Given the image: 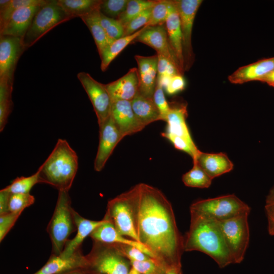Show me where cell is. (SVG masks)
I'll list each match as a JSON object with an SVG mask.
<instances>
[{
    "label": "cell",
    "mask_w": 274,
    "mask_h": 274,
    "mask_svg": "<svg viewBox=\"0 0 274 274\" xmlns=\"http://www.w3.org/2000/svg\"><path fill=\"white\" fill-rule=\"evenodd\" d=\"M128 192L139 242L164 265L181 264L184 236L169 201L160 190L145 183Z\"/></svg>",
    "instance_id": "1"
},
{
    "label": "cell",
    "mask_w": 274,
    "mask_h": 274,
    "mask_svg": "<svg viewBox=\"0 0 274 274\" xmlns=\"http://www.w3.org/2000/svg\"><path fill=\"white\" fill-rule=\"evenodd\" d=\"M189 229L184 237V251H197L211 257L220 268L234 264L219 221L190 212Z\"/></svg>",
    "instance_id": "2"
},
{
    "label": "cell",
    "mask_w": 274,
    "mask_h": 274,
    "mask_svg": "<svg viewBox=\"0 0 274 274\" xmlns=\"http://www.w3.org/2000/svg\"><path fill=\"white\" fill-rule=\"evenodd\" d=\"M78 168L76 152L64 139H59L51 153L39 167L40 183L59 191H68Z\"/></svg>",
    "instance_id": "3"
},
{
    "label": "cell",
    "mask_w": 274,
    "mask_h": 274,
    "mask_svg": "<svg viewBox=\"0 0 274 274\" xmlns=\"http://www.w3.org/2000/svg\"><path fill=\"white\" fill-rule=\"evenodd\" d=\"M68 191H59L47 232L52 245V254L60 255L70 235L77 230Z\"/></svg>",
    "instance_id": "4"
},
{
    "label": "cell",
    "mask_w": 274,
    "mask_h": 274,
    "mask_svg": "<svg viewBox=\"0 0 274 274\" xmlns=\"http://www.w3.org/2000/svg\"><path fill=\"white\" fill-rule=\"evenodd\" d=\"M84 268L91 274H128L130 262L117 244L93 241Z\"/></svg>",
    "instance_id": "5"
},
{
    "label": "cell",
    "mask_w": 274,
    "mask_h": 274,
    "mask_svg": "<svg viewBox=\"0 0 274 274\" xmlns=\"http://www.w3.org/2000/svg\"><path fill=\"white\" fill-rule=\"evenodd\" d=\"M250 208L234 194L197 200L190 207L195 212L218 221L250 213Z\"/></svg>",
    "instance_id": "6"
},
{
    "label": "cell",
    "mask_w": 274,
    "mask_h": 274,
    "mask_svg": "<svg viewBox=\"0 0 274 274\" xmlns=\"http://www.w3.org/2000/svg\"><path fill=\"white\" fill-rule=\"evenodd\" d=\"M73 19L58 5L57 0H49L34 16L28 29L22 39L27 49L59 24Z\"/></svg>",
    "instance_id": "7"
},
{
    "label": "cell",
    "mask_w": 274,
    "mask_h": 274,
    "mask_svg": "<svg viewBox=\"0 0 274 274\" xmlns=\"http://www.w3.org/2000/svg\"><path fill=\"white\" fill-rule=\"evenodd\" d=\"M249 214L245 213L219 221L225 242L234 264L240 263L243 261L249 244Z\"/></svg>",
    "instance_id": "8"
},
{
    "label": "cell",
    "mask_w": 274,
    "mask_h": 274,
    "mask_svg": "<svg viewBox=\"0 0 274 274\" xmlns=\"http://www.w3.org/2000/svg\"><path fill=\"white\" fill-rule=\"evenodd\" d=\"M104 218L109 220L120 234L139 242L128 191L108 201Z\"/></svg>",
    "instance_id": "9"
},
{
    "label": "cell",
    "mask_w": 274,
    "mask_h": 274,
    "mask_svg": "<svg viewBox=\"0 0 274 274\" xmlns=\"http://www.w3.org/2000/svg\"><path fill=\"white\" fill-rule=\"evenodd\" d=\"M179 13L182 36V49L184 71L188 72L195 58L192 46V32L197 12L202 0H174Z\"/></svg>",
    "instance_id": "10"
},
{
    "label": "cell",
    "mask_w": 274,
    "mask_h": 274,
    "mask_svg": "<svg viewBox=\"0 0 274 274\" xmlns=\"http://www.w3.org/2000/svg\"><path fill=\"white\" fill-rule=\"evenodd\" d=\"M77 78L93 106L99 126L111 116L112 100L110 94L105 84L95 80L89 74L81 72Z\"/></svg>",
    "instance_id": "11"
},
{
    "label": "cell",
    "mask_w": 274,
    "mask_h": 274,
    "mask_svg": "<svg viewBox=\"0 0 274 274\" xmlns=\"http://www.w3.org/2000/svg\"><path fill=\"white\" fill-rule=\"evenodd\" d=\"M99 144L94 161V168L100 172L115 148L123 139L111 116L99 126Z\"/></svg>",
    "instance_id": "12"
},
{
    "label": "cell",
    "mask_w": 274,
    "mask_h": 274,
    "mask_svg": "<svg viewBox=\"0 0 274 274\" xmlns=\"http://www.w3.org/2000/svg\"><path fill=\"white\" fill-rule=\"evenodd\" d=\"M25 50L22 39L0 35V78H14L16 64Z\"/></svg>",
    "instance_id": "13"
},
{
    "label": "cell",
    "mask_w": 274,
    "mask_h": 274,
    "mask_svg": "<svg viewBox=\"0 0 274 274\" xmlns=\"http://www.w3.org/2000/svg\"><path fill=\"white\" fill-rule=\"evenodd\" d=\"M111 116L123 138L145 127L136 118L130 101H112Z\"/></svg>",
    "instance_id": "14"
},
{
    "label": "cell",
    "mask_w": 274,
    "mask_h": 274,
    "mask_svg": "<svg viewBox=\"0 0 274 274\" xmlns=\"http://www.w3.org/2000/svg\"><path fill=\"white\" fill-rule=\"evenodd\" d=\"M139 79L138 93L153 98L157 85L158 55L144 56L135 55Z\"/></svg>",
    "instance_id": "15"
},
{
    "label": "cell",
    "mask_w": 274,
    "mask_h": 274,
    "mask_svg": "<svg viewBox=\"0 0 274 274\" xmlns=\"http://www.w3.org/2000/svg\"><path fill=\"white\" fill-rule=\"evenodd\" d=\"M140 42L153 48L156 51V54L168 58L178 68L170 51L165 23L155 26H146L140 35L132 42Z\"/></svg>",
    "instance_id": "16"
},
{
    "label": "cell",
    "mask_w": 274,
    "mask_h": 274,
    "mask_svg": "<svg viewBox=\"0 0 274 274\" xmlns=\"http://www.w3.org/2000/svg\"><path fill=\"white\" fill-rule=\"evenodd\" d=\"M48 1L43 4L31 5L17 10L0 29V35L18 37L22 39L36 13Z\"/></svg>",
    "instance_id": "17"
},
{
    "label": "cell",
    "mask_w": 274,
    "mask_h": 274,
    "mask_svg": "<svg viewBox=\"0 0 274 274\" xmlns=\"http://www.w3.org/2000/svg\"><path fill=\"white\" fill-rule=\"evenodd\" d=\"M165 22L168 41L172 55L182 75L184 74L182 36L179 13L175 5Z\"/></svg>",
    "instance_id": "18"
},
{
    "label": "cell",
    "mask_w": 274,
    "mask_h": 274,
    "mask_svg": "<svg viewBox=\"0 0 274 274\" xmlns=\"http://www.w3.org/2000/svg\"><path fill=\"white\" fill-rule=\"evenodd\" d=\"M112 101H131L139 92V79L138 68H130L123 76L105 84Z\"/></svg>",
    "instance_id": "19"
},
{
    "label": "cell",
    "mask_w": 274,
    "mask_h": 274,
    "mask_svg": "<svg viewBox=\"0 0 274 274\" xmlns=\"http://www.w3.org/2000/svg\"><path fill=\"white\" fill-rule=\"evenodd\" d=\"M274 71V57L259 60L238 68L228 77L232 84H241L259 81Z\"/></svg>",
    "instance_id": "20"
},
{
    "label": "cell",
    "mask_w": 274,
    "mask_h": 274,
    "mask_svg": "<svg viewBox=\"0 0 274 274\" xmlns=\"http://www.w3.org/2000/svg\"><path fill=\"white\" fill-rule=\"evenodd\" d=\"M73 216L77 228V233L72 239L66 243L61 256L65 257L71 256L77 250L81 249V245L84 239L98 227L108 221L103 218L101 220L95 221L86 219L81 216L74 209Z\"/></svg>",
    "instance_id": "21"
},
{
    "label": "cell",
    "mask_w": 274,
    "mask_h": 274,
    "mask_svg": "<svg viewBox=\"0 0 274 274\" xmlns=\"http://www.w3.org/2000/svg\"><path fill=\"white\" fill-rule=\"evenodd\" d=\"M169 105L170 110L165 120L167 126L163 132L183 138L190 142H194L186 121L188 115L187 104L181 101H174Z\"/></svg>",
    "instance_id": "22"
},
{
    "label": "cell",
    "mask_w": 274,
    "mask_h": 274,
    "mask_svg": "<svg viewBox=\"0 0 274 274\" xmlns=\"http://www.w3.org/2000/svg\"><path fill=\"white\" fill-rule=\"evenodd\" d=\"M86 266L85 256L80 249L67 257L52 254L47 263L33 274H61L77 268H84Z\"/></svg>",
    "instance_id": "23"
},
{
    "label": "cell",
    "mask_w": 274,
    "mask_h": 274,
    "mask_svg": "<svg viewBox=\"0 0 274 274\" xmlns=\"http://www.w3.org/2000/svg\"><path fill=\"white\" fill-rule=\"evenodd\" d=\"M89 236L94 241L136 247L150 257L155 259L154 255L145 246L120 234L109 220L96 228Z\"/></svg>",
    "instance_id": "24"
},
{
    "label": "cell",
    "mask_w": 274,
    "mask_h": 274,
    "mask_svg": "<svg viewBox=\"0 0 274 274\" xmlns=\"http://www.w3.org/2000/svg\"><path fill=\"white\" fill-rule=\"evenodd\" d=\"M195 160L201 168L212 179L231 171L233 164L223 153H208L199 151Z\"/></svg>",
    "instance_id": "25"
},
{
    "label": "cell",
    "mask_w": 274,
    "mask_h": 274,
    "mask_svg": "<svg viewBox=\"0 0 274 274\" xmlns=\"http://www.w3.org/2000/svg\"><path fill=\"white\" fill-rule=\"evenodd\" d=\"M131 105L136 118L145 126L154 121L162 120L153 98L138 93L131 101Z\"/></svg>",
    "instance_id": "26"
},
{
    "label": "cell",
    "mask_w": 274,
    "mask_h": 274,
    "mask_svg": "<svg viewBox=\"0 0 274 274\" xmlns=\"http://www.w3.org/2000/svg\"><path fill=\"white\" fill-rule=\"evenodd\" d=\"M100 10L98 8L80 18L89 29L97 47L99 54L113 42L107 36L99 19Z\"/></svg>",
    "instance_id": "27"
},
{
    "label": "cell",
    "mask_w": 274,
    "mask_h": 274,
    "mask_svg": "<svg viewBox=\"0 0 274 274\" xmlns=\"http://www.w3.org/2000/svg\"><path fill=\"white\" fill-rule=\"evenodd\" d=\"M146 26L130 36L123 37L114 41L103 49L99 54L101 59L100 68L102 72L107 70L111 62L127 45L132 43L142 32Z\"/></svg>",
    "instance_id": "28"
},
{
    "label": "cell",
    "mask_w": 274,
    "mask_h": 274,
    "mask_svg": "<svg viewBox=\"0 0 274 274\" xmlns=\"http://www.w3.org/2000/svg\"><path fill=\"white\" fill-rule=\"evenodd\" d=\"M102 0H57L58 5L73 18L82 17L99 8Z\"/></svg>",
    "instance_id": "29"
},
{
    "label": "cell",
    "mask_w": 274,
    "mask_h": 274,
    "mask_svg": "<svg viewBox=\"0 0 274 274\" xmlns=\"http://www.w3.org/2000/svg\"><path fill=\"white\" fill-rule=\"evenodd\" d=\"M14 78H0V131L2 132L8 121L13 106L12 92Z\"/></svg>",
    "instance_id": "30"
},
{
    "label": "cell",
    "mask_w": 274,
    "mask_h": 274,
    "mask_svg": "<svg viewBox=\"0 0 274 274\" xmlns=\"http://www.w3.org/2000/svg\"><path fill=\"white\" fill-rule=\"evenodd\" d=\"M192 168L184 174L182 180L185 186L199 188L209 187L212 179L201 168L195 160H193Z\"/></svg>",
    "instance_id": "31"
},
{
    "label": "cell",
    "mask_w": 274,
    "mask_h": 274,
    "mask_svg": "<svg viewBox=\"0 0 274 274\" xmlns=\"http://www.w3.org/2000/svg\"><path fill=\"white\" fill-rule=\"evenodd\" d=\"M157 1L129 0L125 11L118 18L124 27L133 18L149 8L153 7Z\"/></svg>",
    "instance_id": "32"
},
{
    "label": "cell",
    "mask_w": 274,
    "mask_h": 274,
    "mask_svg": "<svg viewBox=\"0 0 274 274\" xmlns=\"http://www.w3.org/2000/svg\"><path fill=\"white\" fill-rule=\"evenodd\" d=\"M40 183L38 169L28 177H17L3 190L10 193H29L32 188Z\"/></svg>",
    "instance_id": "33"
},
{
    "label": "cell",
    "mask_w": 274,
    "mask_h": 274,
    "mask_svg": "<svg viewBox=\"0 0 274 274\" xmlns=\"http://www.w3.org/2000/svg\"><path fill=\"white\" fill-rule=\"evenodd\" d=\"M173 5V1H157L152 9L150 19L146 26H155L164 24Z\"/></svg>",
    "instance_id": "34"
},
{
    "label": "cell",
    "mask_w": 274,
    "mask_h": 274,
    "mask_svg": "<svg viewBox=\"0 0 274 274\" xmlns=\"http://www.w3.org/2000/svg\"><path fill=\"white\" fill-rule=\"evenodd\" d=\"M100 23L107 37L114 41L123 37L124 26L117 19L108 17L100 12Z\"/></svg>",
    "instance_id": "35"
},
{
    "label": "cell",
    "mask_w": 274,
    "mask_h": 274,
    "mask_svg": "<svg viewBox=\"0 0 274 274\" xmlns=\"http://www.w3.org/2000/svg\"><path fill=\"white\" fill-rule=\"evenodd\" d=\"M47 0H10L6 7L0 10V29L17 10L31 5L43 4Z\"/></svg>",
    "instance_id": "36"
},
{
    "label": "cell",
    "mask_w": 274,
    "mask_h": 274,
    "mask_svg": "<svg viewBox=\"0 0 274 274\" xmlns=\"http://www.w3.org/2000/svg\"><path fill=\"white\" fill-rule=\"evenodd\" d=\"M129 261L131 267L140 274H163L166 267L154 258L144 261Z\"/></svg>",
    "instance_id": "37"
},
{
    "label": "cell",
    "mask_w": 274,
    "mask_h": 274,
    "mask_svg": "<svg viewBox=\"0 0 274 274\" xmlns=\"http://www.w3.org/2000/svg\"><path fill=\"white\" fill-rule=\"evenodd\" d=\"M129 0H102L100 12L112 18L118 19L126 10Z\"/></svg>",
    "instance_id": "38"
},
{
    "label": "cell",
    "mask_w": 274,
    "mask_h": 274,
    "mask_svg": "<svg viewBox=\"0 0 274 274\" xmlns=\"http://www.w3.org/2000/svg\"><path fill=\"white\" fill-rule=\"evenodd\" d=\"M35 197L29 193H11L9 200L10 212L21 213L34 203Z\"/></svg>",
    "instance_id": "39"
},
{
    "label": "cell",
    "mask_w": 274,
    "mask_h": 274,
    "mask_svg": "<svg viewBox=\"0 0 274 274\" xmlns=\"http://www.w3.org/2000/svg\"><path fill=\"white\" fill-rule=\"evenodd\" d=\"M152 8L146 10L131 20L124 27L123 37L130 36L146 26L150 20Z\"/></svg>",
    "instance_id": "40"
},
{
    "label": "cell",
    "mask_w": 274,
    "mask_h": 274,
    "mask_svg": "<svg viewBox=\"0 0 274 274\" xmlns=\"http://www.w3.org/2000/svg\"><path fill=\"white\" fill-rule=\"evenodd\" d=\"M161 135L168 140L177 149L188 154L192 159L197 156L200 151L194 142H190L183 138L166 134L164 132H162Z\"/></svg>",
    "instance_id": "41"
},
{
    "label": "cell",
    "mask_w": 274,
    "mask_h": 274,
    "mask_svg": "<svg viewBox=\"0 0 274 274\" xmlns=\"http://www.w3.org/2000/svg\"><path fill=\"white\" fill-rule=\"evenodd\" d=\"M157 55L158 79L164 77L171 78L177 75H182L176 66L168 58L160 54Z\"/></svg>",
    "instance_id": "42"
},
{
    "label": "cell",
    "mask_w": 274,
    "mask_h": 274,
    "mask_svg": "<svg viewBox=\"0 0 274 274\" xmlns=\"http://www.w3.org/2000/svg\"><path fill=\"white\" fill-rule=\"evenodd\" d=\"M153 99L160 112L162 120L165 121L166 116L170 110V106L165 98L163 87L157 83Z\"/></svg>",
    "instance_id": "43"
},
{
    "label": "cell",
    "mask_w": 274,
    "mask_h": 274,
    "mask_svg": "<svg viewBox=\"0 0 274 274\" xmlns=\"http://www.w3.org/2000/svg\"><path fill=\"white\" fill-rule=\"evenodd\" d=\"M21 214V213L9 212L0 215L1 242L13 227Z\"/></svg>",
    "instance_id": "44"
},
{
    "label": "cell",
    "mask_w": 274,
    "mask_h": 274,
    "mask_svg": "<svg viewBox=\"0 0 274 274\" xmlns=\"http://www.w3.org/2000/svg\"><path fill=\"white\" fill-rule=\"evenodd\" d=\"M117 245L121 252L129 260L144 261L153 258L136 247Z\"/></svg>",
    "instance_id": "45"
},
{
    "label": "cell",
    "mask_w": 274,
    "mask_h": 274,
    "mask_svg": "<svg viewBox=\"0 0 274 274\" xmlns=\"http://www.w3.org/2000/svg\"><path fill=\"white\" fill-rule=\"evenodd\" d=\"M185 87V81L183 76L177 75L170 79L164 89L168 94L173 95L184 90Z\"/></svg>",
    "instance_id": "46"
},
{
    "label": "cell",
    "mask_w": 274,
    "mask_h": 274,
    "mask_svg": "<svg viewBox=\"0 0 274 274\" xmlns=\"http://www.w3.org/2000/svg\"><path fill=\"white\" fill-rule=\"evenodd\" d=\"M11 193L3 189L0 191V215L9 212V200Z\"/></svg>",
    "instance_id": "47"
},
{
    "label": "cell",
    "mask_w": 274,
    "mask_h": 274,
    "mask_svg": "<svg viewBox=\"0 0 274 274\" xmlns=\"http://www.w3.org/2000/svg\"><path fill=\"white\" fill-rule=\"evenodd\" d=\"M265 212L274 211V186L266 196L265 204Z\"/></svg>",
    "instance_id": "48"
},
{
    "label": "cell",
    "mask_w": 274,
    "mask_h": 274,
    "mask_svg": "<svg viewBox=\"0 0 274 274\" xmlns=\"http://www.w3.org/2000/svg\"><path fill=\"white\" fill-rule=\"evenodd\" d=\"M267 220V229L269 235L274 236V211L265 212Z\"/></svg>",
    "instance_id": "49"
},
{
    "label": "cell",
    "mask_w": 274,
    "mask_h": 274,
    "mask_svg": "<svg viewBox=\"0 0 274 274\" xmlns=\"http://www.w3.org/2000/svg\"><path fill=\"white\" fill-rule=\"evenodd\" d=\"M181 264L167 265L163 274H182Z\"/></svg>",
    "instance_id": "50"
},
{
    "label": "cell",
    "mask_w": 274,
    "mask_h": 274,
    "mask_svg": "<svg viewBox=\"0 0 274 274\" xmlns=\"http://www.w3.org/2000/svg\"><path fill=\"white\" fill-rule=\"evenodd\" d=\"M259 81L266 83L269 86L274 87V71L260 79Z\"/></svg>",
    "instance_id": "51"
},
{
    "label": "cell",
    "mask_w": 274,
    "mask_h": 274,
    "mask_svg": "<svg viewBox=\"0 0 274 274\" xmlns=\"http://www.w3.org/2000/svg\"><path fill=\"white\" fill-rule=\"evenodd\" d=\"M61 274H90V273L85 268H77Z\"/></svg>",
    "instance_id": "52"
},
{
    "label": "cell",
    "mask_w": 274,
    "mask_h": 274,
    "mask_svg": "<svg viewBox=\"0 0 274 274\" xmlns=\"http://www.w3.org/2000/svg\"><path fill=\"white\" fill-rule=\"evenodd\" d=\"M10 0H1L0 1V10L4 9L8 5Z\"/></svg>",
    "instance_id": "53"
},
{
    "label": "cell",
    "mask_w": 274,
    "mask_h": 274,
    "mask_svg": "<svg viewBox=\"0 0 274 274\" xmlns=\"http://www.w3.org/2000/svg\"><path fill=\"white\" fill-rule=\"evenodd\" d=\"M128 274H140V273L138 271H136L134 269L131 267Z\"/></svg>",
    "instance_id": "54"
}]
</instances>
